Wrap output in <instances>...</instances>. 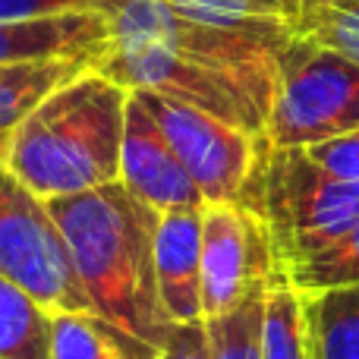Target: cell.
Returning <instances> with one entry per match:
<instances>
[{
    "label": "cell",
    "instance_id": "cell-1",
    "mask_svg": "<svg viewBox=\"0 0 359 359\" xmlns=\"http://www.w3.org/2000/svg\"><path fill=\"white\" fill-rule=\"evenodd\" d=\"M104 16L111 44L92 69L265 136L280 44L192 22L164 0H111Z\"/></svg>",
    "mask_w": 359,
    "mask_h": 359
},
{
    "label": "cell",
    "instance_id": "cell-2",
    "mask_svg": "<svg viewBox=\"0 0 359 359\" xmlns=\"http://www.w3.org/2000/svg\"><path fill=\"white\" fill-rule=\"evenodd\" d=\"M88 306L123 341L130 359H158L168 341L155 274L158 211L120 183L50 198Z\"/></svg>",
    "mask_w": 359,
    "mask_h": 359
},
{
    "label": "cell",
    "instance_id": "cell-3",
    "mask_svg": "<svg viewBox=\"0 0 359 359\" xmlns=\"http://www.w3.org/2000/svg\"><path fill=\"white\" fill-rule=\"evenodd\" d=\"M130 92L86 67L19 123L4 168L44 202L117 183Z\"/></svg>",
    "mask_w": 359,
    "mask_h": 359
},
{
    "label": "cell",
    "instance_id": "cell-4",
    "mask_svg": "<svg viewBox=\"0 0 359 359\" xmlns=\"http://www.w3.org/2000/svg\"><path fill=\"white\" fill-rule=\"evenodd\" d=\"M268 230L280 271L334 246L359 224V183L331 177L303 149H274L262 139L240 196Z\"/></svg>",
    "mask_w": 359,
    "mask_h": 359
},
{
    "label": "cell",
    "instance_id": "cell-5",
    "mask_svg": "<svg viewBox=\"0 0 359 359\" xmlns=\"http://www.w3.org/2000/svg\"><path fill=\"white\" fill-rule=\"evenodd\" d=\"M359 130V67L341 54L290 35L274 57L265 142L309 149Z\"/></svg>",
    "mask_w": 359,
    "mask_h": 359
},
{
    "label": "cell",
    "instance_id": "cell-6",
    "mask_svg": "<svg viewBox=\"0 0 359 359\" xmlns=\"http://www.w3.org/2000/svg\"><path fill=\"white\" fill-rule=\"evenodd\" d=\"M0 278L48 312H92L50 205L0 164Z\"/></svg>",
    "mask_w": 359,
    "mask_h": 359
},
{
    "label": "cell",
    "instance_id": "cell-7",
    "mask_svg": "<svg viewBox=\"0 0 359 359\" xmlns=\"http://www.w3.org/2000/svg\"><path fill=\"white\" fill-rule=\"evenodd\" d=\"M155 117L158 130L170 142L174 155L198 186L205 202H240L246 180L255 168L262 139L255 133L217 120L211 114L170 101L155 92H133Z\"/></svg>",
    "mask_w": 359,
    "mask_h": 359
},
{
    "label": "cell",
    "instance_id": "cell-8",
    "mask_svg": "<svg viewBox=\"0 0 359 359\" xmlns=\"http://www.w3.org/2000/svg\"><path fill=\"white\" fill-rule=\"evenodd\" d=\"M278 271L268 230L240 202L202 205V316L236 309Z\"/></svg>",
    "mask_w": 359,
    "mask_h": 359
},
{
    "label": "cell",
    "instance_id": "cell-9",
    "mask_svg": "<svg viewBox=\"0 0 359 359\" xmlns=\"http://www.w3.org/2000/svg\"><path fill=\"white\" fill-rule=\"evenodd\" d=\"M117 183L126 192L145 202L149 208L180 211V208H202L205 198L186 168L174 155L170 142L158 130L155 117L145 104L130 92L123 126V149H120V177Z\"/></svg>",
    "mask_w": 359,
    "mask_h": 359
},
{
    "label": "cell",
    "instance_id": "cell-10",
    "mask_svg": "<svg viewBox=\"0 0 359 359\" xmlns=\"http://www.w3.org/2000/svg\"><path fill=\"white\" fill-rule=\"evenodd\" d=\"M158 297L170 325L205 322L202 316V208L161 211L155 227Z\"/></svg>",
    "mask_w": 359,
    "mask_h": 359
},
{
    "label": "cell",
    "instance_id": "cell-11",
    "mask_svg": "<svg viewBox=\"0 0 359 359\" xmlns=\"http://www.w3.org/2000/svg\"><path fill=\"white\" fill-rule=\"evenodd\" d=\"M111 44V25L104 10L63 13V16L35 19V22L0 25V63L50 60V57H95Z\"/></svg>",
    "mask_w": 359,
    "mask_h": 359
},
{
    "label": "cell",
    "instance_id": "cell-12",
    "mask_svg": "<svg viewBox=\"0 0 359 359\" xmlns=\"http://www.w3.org/2000/svg\"><path fill=\"white\" fill-rule=\"evenodd\" d=\"M86 67H92V63L82 57L0 63V164L6 161L13 136H16L19 123L32 114V107Z\"/></svg>",
    "mask_w": 359,
    "mask_h": 359
},
{
    "label": "cell",
    "instance_id": "cell-13",
    "mask_svg": "<svg viewBox=\"0 0 359 359\" xmlns=\"http://www.w3.org/2000/svg\"><path fill=\"white\" fill-rule=\"evenodd\" d=\"M312 359H359V284L303 290Z\"/></svg>",
    "mask_w": 359,
    "mask_h": 359
},
{
    "label": "cell",
    "instance_id": "cell-14",
    "mask_svg": "<svg viewBox=\"0 0 359 359\" xmlns=\"http://www.w3.org/2000/svg\"><path fill=\"white\" fill-rule=\"evenodd\" d=\"M164 4L192 22L240 32L271 44H284L293 35V16L278 0H164Z\"/></svg>",
    "mask_w": 359,
    "mask_h": 359
},
{
    "label": "cell",
    "instance_id": "cell-15",
    "mask_svg": "<svg viewBox=\"0 0 359 359\" xmlns=\"http://www.w3.org/2000/svg\"><path fill=\"white\" fill-rule=\"evenodd\" d=\"M262 356L265 359H312L306 297L287 271H274L262 293Z\"/></svg>",
    "mask_w": 359,
    "mask_h": 359
},
{
    "label": "cell",
    "instance_id": "cell-16",
    "mask_svg": "<svg viewBox=\"0 0 359 359\" xmlns=\"http://www.w3.org/2000/svg\"><path fill=\"white\" fill-rule=\"evenodd\" d=\"M0 359H50V312L0 278Z\"/></svg>",
    "mask_w": 359,
    "mask_h": 359
},
{
    "label": "cell",
    "instance_id": "cell-17",
    "mask_svg": "<svg viewBox=\"0 0 359 359\" xmlns=\"http://www.w3.org/2000/svg\"><path fill=\"white\" fill-rule=\"evenodd\" d=\"M50 359H130L117 331L95 312H50Z\"/></svg>",
    "mask_w": 359,
    "mask_h": 359
},
{
    "label": "cell",
    "instance_id": "cell-18",
    "mask_svg": "<svg viewBox=\"0 0 359 359\" xmlns=\"http://www.w3.org/2000/svg\"><path fill=\"white\" fill-rule=\"evenodd\" d=\"M262 293L252 290L236 309L205 318L211 359H265L262 356Z\"/></svg>",
    "mask_w": 359,
    "mask_h": 359
},
{
    "label": "cell",
    "instance_id": "cell-19",
    "mask_svg": "<svg viewBox=\"0 0 359 359\" xmlns=\"http://www.w3.org/2000/svg\"><path fill=\"white\" fill-rule=\"evenodd\" d=\"M293 35L309 38L359 67V0L306 6L293 19Z\"/></svg>",
    "mask_w": 359,
    "mask_h": 359
},
{
    "label": "cell",
    "instance_id": "cell-20",
    "mask_svg": "<svg viewBox=\"0 0 359 359\" xmlns=\"http://www.w3.org/2000/svg\"><path fill=\"white\" fill-rule=\"evenodd\" d=\"M287 278L299 290H325V287L359 284V224L344 240L328 246L325 252L287 268Z\"/></svg>",
    "mask_w": 359,
    "mask_h": 359
},
{
    "label": "cell",
    "instance_id": "cell-21",
    "mask_svg": "<svg viewBox=\"0 0 359 359\" xmlns=\"http://www.w3.org/2000/svg\"><path fill=\"white\" fill-rule=\"evenodd\" d=\"M303 151L322 170H328L331 177L347 180V183H359V130L347 133V136L328 139V142L309 145Z\"/></svg>",
    "mask_w": 359,
    "mask_h": 359
},
{
    "label": "cell",
    "instance_id": "cell-22",
    "mask_svg": "<svg viewBox=\"0 0 359 359\" xmlns=\"http://www.w3.org/2000/svg\"><path fill=\"white\" fill-rule=\"evenodd\" d=\"M111 0H0V25L35 22V19L63 16V13L104 10Z\"/></svg>",
    "mask_w": 359,
    "mask_h": 359
},
{
    "label": "cell",
    "instance_id": "cell-23",
    "mask_svg": "<svg viewBox=\"0 0 359 359\" xmlns=\"http://www.w3.org/2000/svg\"><path fill=\"white\" fill-rule=\"evenodd\" d=\"M158 359H211L208 353V334H205V322H186L170 325L168 341L161 347Z\"/></svg>",
    "mask_w": 359,
    "mask_h": 359
},
{
    "label": "cell",
    "instance_id": "cell-24",
    "mask_svg": "<svg viewBox=\"0 0 359 359\" xmlns=\"http://www.w3.org/2000/svg\"><path fill=\"white\" fill-rule=\"evenodd\" d=\"M278 4H284V10L290 13L293 19H297L299 13L306 10V6H316V4H341V0H278Z\"/></svg>",
    "mask_w": 359,
    "mask_h": 359
}]
</instances>
